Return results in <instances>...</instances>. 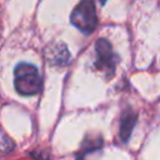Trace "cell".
<instances>
[{
  "label": "cell",
  "mask_w": 160,
  "mask_h": 160,
  "mask_svg": "<svg viewBox=\"0 0 160 160\" xmlns=\"http://www.w3.org/2000/svg\"><path fill=\"white\" fill-rule=\"evenodd\" d=\"M15 90L24 96H31L40 92L42 81L38 69L28 62H20L14 70Z\"/></svg>",
  "instance_id": "1"
},
{
  "label": "cell",
  "mask_w": 160,
  "mask_h": 160,
  "mask_svg": "<svg viewBox=\"0 0 160 160\" xmlns=\"http://www.w3.org/2000/svg\"><path fill=\"white\" fill-rule=\"evenodd\" d=\"M71 24L84 34H90L98 25V15L92 0H81L70 15Z\"/></svg>",
  "instance_id": "2"
},
{
  "label": "cell",
  "mask_w": 160,
  "mask_h": 160,
  "mask_svg": "<svg viewBox=\"0 0 160 160\" xmlns=\"http://www.w3.org/2000/svg\"><path fill=\"white\" fill-rule=\"evenodd\" d=\"M95 49H96V61H95L96 69L104 72L106 78H111L115 72L116 62L119 60L118 55H115L111 49V44L106 39H99L96 41Z\"/></svg>",
  "instance_id": "3"
},
{
  "label": "cell",
  "mask_w": 160,
  "mask_h": 160,
  "mask_svg": "<svg viewBox=\"0 0 160 160\" xmlns=\"http://www.w3.org/2000/svg\"><path fill=\"white\" fill-rule=\"evenodd\" d=\"M136 122V114L131 110V109H128L122 116H121V120H120V130H119V136L122 141H126L132 131V128Z\"/></svg>",
  "instance_id": "4"
},
{
  "label": "cell",
  "mask_w": 160,
  "mask_h": 160,
  "mask_svg": "<svg viewBox=\"0 0 160 160\" xmlns=\"http://www.w3.org/2000/svg\"><path fill=\"white\" fill-rule=\"evenodd\" d=\"M101 2H102V4H104V2H105V0H101Z\"/></svg>",
  "instance_id": "5"
}]
</instances>
